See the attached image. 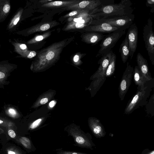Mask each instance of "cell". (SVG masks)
I'll return each mask as SVG.
<instances>
[{"label":"cell","mask_w":154,"mask_h":154,"mask_svg":"<svg viewBox=\"0 0 154 154\" xmlns=\"http://www.w3.org/2000/svg\"><path fill=\"white\" fill-rule=\"evenodd\" d=\"M130 0H122L118 4L102 6L92 11L91 16L94 18H107L129 15L134 9Z\"/></svg>","instance_id":"6da1fadb"},{"label":"cell","mask_w":154,"mask_h":154,"mask_svg":"<svg viewBox=\"0 0 154 154\" xmlns=\"http://www.w3.org/2000/svg\"><path fill=\"white\" fill-rule=\"evenodd\" d=\"M153 82L143 88L137 87L136 93L128 101L125 109L124 113L128 115L137 109L146 105L152 88L154 86Z\"/></svg>","instance_id":"7a4b0ae2"},{"label":"cell","mask_w":154,"mask_h":154,"mask_svg":"<svg viewBox=\"0 0 154 154\" xmlns=\"http://www.w3.org/2000/svg\"><path fill=\"white\" fill-rule=\"evenodd\" d=\"M113 52L111 50L108 53L101 57L98 62V64L100 65L99 66L92 78L94 81L92 88L94 95L99 91L106 80V70Z\"/></svg>","instance_id":"3957f363"},{"label":"cell","mask_w":154,"mask_h":154,"mask_svg":"<svg viewBox=\"0 0 154 154\" xmlns=\"http://www.w3.org/2000/svg\"><path fill=\"white\" fill-rule=\"evenodd\" d=\"M66 131L68 133V136H71L73 138L75 146L91 150L96 148L92 136L89 133H85L76 127H70Z\"/></svg>","instance_id":"277c9868"},{"label":"cell","mask_w":154,"mask_h":154,"mask_svg":"<svg viewBox=\"0 0 154 154\" xmlns=\"http://www.w3.org/2000/svg\"><path fill=\"white\" fill-rule=\"evenodd\" d=\"M125 30L116 31L106 35L101 41L96 57H101L112 50L119 39L125 34Z\"/></svg>","instance_id":"5b68a950"},{"label":"cell","mask_w":154,"mask_h":154,"mask_svg":"<svg viewBox=\"0 0 154 154\" xmlns=\"http://www.w3.org/2000/svg\"><path fill=\"white\" fill-rule=\"evenodd\" d=\"M153 22L150 18L143 29V37L145 48L147 51L149 60L152 65H154V33L153 30Z\"/></svg>","instance_id":"8992f818"},{"label":"cell","mask_w":154,"mask_h":154,"mask_svg":"<svg viewBox=\"0 0 154 154\" xmlns=\"http://www.w3.org/2000/svg\"><path fill=\"white\" fill-rule=\"evenodd\" d=\"M135 17L133 14L126 15L107 18H94L92 24L104 23L119 28H125L128 29L133 23Z\"/></svg>","instance_id":"52a82bcc"},{"label":"cell","mask_w":154,"mask_h":154,"mask_svg":"<svg viewBox=\"0 0 154 154\" xmlns=\"http://www.w3.org/2000/svg\"><path fill=\"white\" fill-rule=\"evenodd\" d=\"M134 69L133 66L130 65L128 62L119 88V95L121 100H124L131 85Z\"/></svg>","instance_id":"ba28073f"},{"label":"cell","mask_w":154,"mask_h":154,"mask_svg":"<svg viewBox=\"0 0 154 154\" xmlns=\"http://www.w3.org/2000/svg\"><path fill=\"white\" fill-rule=\"evenodd\" d=\"M127 34L128 41L129 56L131 60L137 47L138 38V30L135 23H133L128 29Z\"/></svg>","instance_id":"9c48e42d"},{"label":"cell","mask_w":154,"mask_h":154,"mask_svg":"<svg viewBox=\"0 0 154 154\" xmlns=\"http://www.w3.org/2000/svg\"><path fill=\"white\" fill-rule=\"evenodd\" d=\"M16 66L9 64H0V88L4 89L5 86L8 85L10 82L8 80L11 72Z\"/></svg>","instance_id":"30bf717a"},{"label":"cell","mask_w":154,"mask_h":154,"mask_svg":"<svg viewBox=\"0 0 154 154\" xmlns=\"http://www.w3.org/2000/svg\"><path fill=\"white\" fill-rule=\"evenodd\" d=\"M94 25L89 27V30L91 31L103 33H111L115 31L126 30L125 28H119L112 26L109 24L101 23L93 24Z\"/></svg>","instance_id":"8fae6325"},{"label":"cell","mask_w":154,"mask_h":154,"mask_svg":"<svg viewBox=\"0 0 154 154\" xmlns=\"http://www.w3.org/2000/svg\"><path fill=\"white\" fill-rule=\"evenodd\" d=\"M89 125L92 133L96 137L100 138L106 135L104 128L99 119L91 118L89 121Z\"/></svg>","instance_id":"7c38bea8"},{"label":"cell","mask_w":154,"mask_h":154,"mask_svg":"<svg viewBox=\"0 0 154 154\" xmlns=\"http://www.w3.org/2000/svg\"><path fill=\"white\" fill-rule=\"evenodd\" d=\"M136 60L138 67L142 74L147 81L152 80L147 60L138 53L136 56Z\"/></svg>","instance_id":"4fadbf2b"},{"label":"cell","mask_w":154,"mask_h":154,"mask_svg":"<svg viewBox=\"0 0 154 154\" xmlns=\"http://www.w3.org/2000/svg\"><path fill=\"white\" fill-rule=\"evenodd\" d=\"M133 76L134 83L139 87L143 88L154 82V79L150 81H147L142 74L137 66H136L134 69Z\"/></svg>","instance_id":"5bb4252c"},{"label":"cell","mask_w":154,"mask_h":154,"mask_svg":"<svg viewBox=\"0 0 154 154\" xmlns=\"http://www.w3.org/2000/svg\"><path fill=\"white\" fill-rule=\"evenodd\" d=\"M119 52L122 61L124 63H125L129 56V50L127 35L120 45Z\"/></svg>","instance_id":"9a60e30c"},{"label":"cell","mask_w":154,"mask_h":154,"mask_svg":"<svg viewBox=\"0 0 154 154\" xmlns=\"http://www.w3.org/2000/svg\"><path fill=\"white\" fill-rule=\"evenodd\" d=\"M106 35L99 32H93L86 36V40L90 43L96 45L102 41Z\"/></svg>","instance_id":"2e32d148"},{"label":"cell","mask_w":154,"mask_h":154,"mask_svg":"<svg viewBox=\"0 0 154 154\" xmlns=\"http://www.w3.org/2000/svg\"><path fill=\"white\" fill-rule=\"evenodd\" d=\"M116 57L113 53L112 54L111 59L106 71V77L112 76L114 74L116 67Z\"/></svg>","instance_id":"e0dca14e"},{"label":"cell","mask_w":154,"mask_h":154,"mask_svg":"<svg viewBox=\"0 0 154 154\" xmlns=\"http://www.w3.org/2000/svg\"><path fill=\"white\" fill-rule=\"evenodd\" d=\"M5 113L7 115L13 118H17L20 116L17 109L13 107H8L5 110Z\"/></svg>","instance_id":"ac0fdd59"},{"label":"cell","mask_w":154,"mask_h":154,"mask_svg":"<svg viewBox=\"0 0 154 154\" xmlns=\"http://www.w3.org/2000/svg\"><path fill=\"white\" fill-rule=\"evenodd\" d=\"M21 15V13L20 11L14 16L10 23L9 26V28L12 27L17 24L20 19Z\"/></svg>","instance_id":"d6986e66"},{"label":"cell","mask_w":154,"mask_h":154,"mask_svg":"<svg viewBox=\"0 0 154 154\" xmlns=\"http://www.w3.org/2000/svg\"><path fill=\"white\" fill-rule=\"evenodd\" d=\"M56 154H88L76 151L64 150L61 149H56Z\"/></svg>","instance_id":"ffe728a7"},{"label":"cell","mask_w":154,"mask_h":154,"mask_svg":"<svg viewBox=\"0 0 154 154\" xmlns=\"http://www.w3.org/2000/svg\"><path fill=\"white\" fill-rule=\"evenodd\" d=\"M154 97V94H153L152 96L151 97V98L150 99V100L149 102V103L146 104V105H147V106L146 107V110L147 112V113L148 114H149L152 115V114L153 116L154 115V113H153L152 111V106H154V103L152 105V103L154 102V101H153L152 103V101L153 100H154V98H152Z\"/></svg>","instance_id":"44dd1931"},{"label":"cell","mask_w":154,"mask_h":154,"mask_svg":"<svg viewBox=\"0 0 154 154\" xmlns=\"http://www.w3.org/2000/svg\"><path fill=\"white\" fill-rule=\"evenodd\" d=\"M21 143L23 146L27 148H30L31 144L30 140L26 137H23L21 140Z\"/></svg>","instance_id":"7402d4cb"},{"label":"cell","mask_w":154,"mask_h":154,"mask_svg":"<svg viewBox=\"0 0 154 154\" xmlns=\"http://www.w3.org/2000/svg\"><path fill=\"white\" fill-rule=\"evenodd\" d=\"M146 5L147 7L151 8L150 12L153 13L154 12V0H147L146 3Z\"/></svg>","instance_id":"603a6c76"},{"label":"cell","mask_w":154,"mask_h":154,"mask_svg":"<svg viewBox=\"0 0 154 154\" xmlns=\"http://www.w3.org/2000/svg\"><path fill=\"white\" fill-rule=\"evenodd\" d=\"M42 120L41 119H39L34 121L30 125L29 128L33 129L37 128L40 124Z\"/></svg>","instance_id":"cb8c5ba5"},{"label":"cell","mask_w":154,"mask_h":154,"mask_svg":"<svg viewBox=\"0 0 154 154\" xmlns=\"http://www.w3.org/2000/svg\"><path fill=\"white\" fill-rule=\"evenodd\" d=\"M54 56V53L51 51L48 53L46 55V58L48 60H50L52 59Z\"/></svg>","instance_id":"d4e9b609"},{"label":"cell","mask_w":154,"mask_h":154,"mask_svg":"<svg viewBox=\"0 0 154 154\" xmlns=\"http://www.w3.org/2000/svg\"><path fill=\"white\" fill-rule=\"evenodd\" d=\"M50 27V25L48 24H45L41 26L40 27V29L42 31L46 30L48 29Z\"/></svg>","instance_id":"484cf974"},{"label":"cell","mask_w":154,"mask_h":154,"mask_svg":"<svg viewBox=\"0 0 154 154\" xmlns=\"http://www.w3.org/2000/svg\"><path fill=\"white\" fill-rule=\"evenodd\" d=\"M141 154H154V150H151L146 149L143 151Z\"/></svg>","instance_id":"4316f807"},{"label":"cell","mask_w":154,"mask_h":154,"mask_svg":"<svg viewBox=\"0 0 154 154\" xmlns=\"http://www.w3.org/2000/svg\"><path fill=\"white\" fill-rule=\"evenodd\" d=\"M9 135L12 138H14L16 136V134L14 131L12 130H9L8 131Z\"/></svg>","instance_id":"83f0119b"},{"label":"cell","mask_w":154,"mask_h":154,"mask_svg":"<svg viewBox=\"0 0 154 154\" xmlns=\"http://www.w3.org/2000/svg\"><path fill=\"white\" fill-rule=\"evenodd\" d=\"M36 55V52L34 51L30 52L27 56L29 58H31L35 56Z\"/></svg>","instance_id":"f1b7e54d"},{"label":"cell","mask_w":154,"mask_h":154,"mask_svg":"<svg viewBox=\"0 0 154 154\" xmlns=\"http://www.w3.org/2000/svg\"><path fill=\"white\" fill-rule=\"evenodd\" d=\"M63 4V2L60 1H55L53 2L52 4L55 6H59Z\"/></svg>","instance_id":"f546056e"},{"label":"cell","mask_w":154,"mask_h":154,"mask_svg":"<svg viewBox=\"0 0 154 154\" xmlns=\"http://www.w3.org/2000/svg\"><path fill=\"white\" fill-rule=\"evenodd\" d=\"M48 98H43L41 100L40 103L42 104H43L47 103L48 102Z\"/></svg>","instance_id":"4dcf8cb0"},{"label":"cell","mask_w":154,"mask_h":154,"mask_svg":"<svg viewBox=\"0 0 154 154\" xmlns=\"http://www.w3.org/2000/svg\"><path fill=\"white\" fill-rule=\"evenodd\" d=\"M75 27L77 28H82L85 26V24H80L78 23H76L75 25Z\"/></svg>","instance_id":"1f68e13d"},{"label":"cell","mask_w":154,"mask_h":154,"mask_svg":"<svg viewBox=\"0 0 154 154\" xmlns=\"http://www.w3.org/2000/svg\"><path fill=\"white\" fill-rule=\"evenodd\" d=\"M19 47L21 49L24 50L26 48L27 46L25 44H21L20 45Z\"/></svg>","instance_id":"d6a6232c"},{"label":"cell","mask_w":154,"mask_h":154,"mask_svg":"<svg viewBox=\"0 0 154 154\" xmlns=\"http://www.w3.org/2000/svg\"><path fill=\"white\" fill-rule=\"evenodd\" d=\"M43 39V36L42 35L38 36H37L35 38V40L36 41H40L42 40Z\"/></svg>","instance_id":"836d02e7"},{"label":"cell","mask_w":154,"mask_h":154,"mask_svg":"<svg viewBox=\"0 0 154 154\" xmlns=\"http://www.w3.org/2000/svg\"><path fill=\"white\" fill-rule=\"evenodd\" d=\"M79 56L77 55H76L74 57L73 60L75 62H77L79 60Z\"/></svg>","instance_id":"e575fe53"},{"label":"cell","mask_w":154,"mask_h":154,"mask_svg":"<svg viewBox=\"0 0 154 154\" xmlns=\"http://www.w3.org/2000/svg\"><path fill=\"white\" fill-rule=\"evenodd\" d=\"M77 13V11H73L69 13V16H72L76 14Z\"/></svg>","instance_id":"d590c367"},{"label":"cell","mask_w":154,"mask_h":154,"mask_svg":"<svg viewBox=\"0 0 154 154\" xmlns=\"http://www.w3.org/2000/svg\"><path fill=\"white\" fill-rule=\"evenodd\" d=\"M82 17H79L78 18H74L73 19V21L76 22H78L80 20H82Z\"/></svg>","instance_id":"8d00e7d4"},{"label":"cell","mask_w":154,"mask_h":154,"mask_svg":"<svg viewBox=\"0 0 154 154\" xmlns=\"http://www.w3.org/2000/svg\"><path fill=\"white\" fill-rule=\"evenodd\" d=\"M55 104V102L54 101H52L50 102L49 103V106L51 107H52L54 106Z\"/></svg>","instance_id":"74e56055"},{"label":"cell","mask_w":154,"mask_h":154,"mask_svg":"<svg viewBox=\"0 0 154 154\" xmlns=\"http://www.w3.org/2000/svg\"><path fill=\"white\" fill-rule=\"evenodd\" d=\"M85 23V21L84 20L82 19V20H80V21L77 22V23H79L80 24H84Z\"/></svg>","instance_id":"f35d334b"},{"label":"cell","mask_w":154,"mask_h":154,"mask_svg":"<svg viewBox=\"0 0 154 154\" xmlns=\"http://www.w3.org/2000/svg\"><path fill=\"white\" fill-rule=\"evenodd\" d=\"M8 154H15V152L12 151H9L8 152Z\"/></svg>","instance_id":"ab89813d"}]
</instances>
